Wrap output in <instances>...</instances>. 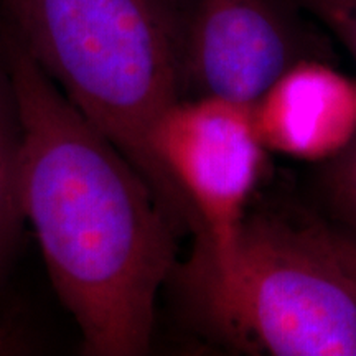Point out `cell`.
<instances>
[{"label": "cell", "mask_w": 356, "mask_h": 356, "mask_svg": "<svg viewBox=\"0 0 356 356\" xmlns=\"http://www.w3.org/2000/svg\"><path fill=\"white\" fill-rule=\"evenodd\" d=\"M0 7L44 74L144 175L178 233H202L152 149L155 124L185 99L184 0H0Z\"/></svg>", "instance_id": "cell-2"}, {"label": "cell", "mask_w": 356, "mask_h": 356, "mask_svg": "<svg viewBox=\"0 0 356 356\" xmlns=\"http://www.w3.org/2000/svg\"><path fill=\"white\" fill-rule=\"evenodd\" d=\"M305 234L335 261L338 269L356 293V234L346 229L310 222L302 226Z\"/></svg>", "instance_id": "cell-10"}, {"label": "cell", "mask_w": 356, "mask_h": 356, "mask_svg": "<svg viewBox=\"0 0 356 356\" xmlns=\"http://www.w3.org/2000/svg\"><path fill=\"white\" fill-rule=\"evenodd\" d=\"M152 149L202 225L193 256L213 269L233 257L266 145L252 106L220 97L181 99L160 118Z\"/></svg>", "instance_id": "cell-4"}, {"label": "cell", "mask_w": 356, "mask_h": 356, "mask_svg": "<svg viewBox=\"0 0 356 356\" xmlns=\"http://www.w3.org/2000/svg\"><path fill=\"white\" fill-rule=\"evenodd\" d=\"M348 50L356 63V0H296Z\"/></svg>", "instance_id": "cell-9"}, {"label": "cell", "mask_w": 356, "mask_h": 356, "mask_svg": "<svg viewBox=\"0 0 356 356\" xmlns=\"http://www.w3.org/2000/svg\"><path fill=\"white\" fill-rule=\"evenodd\" d=\"M267 150L289 157L333 160L356 137V78L320 58L293 65L252 106Z\"/></svg>", "instance_id": "cell-6"}, {"label": "cell", "mask_w": 356, "mask_h": 356, "mask_svg": "<svg viewBox=\"0 0 356 356\" xmlns=\"http://www.w3.org/2000/svg\"><path fill=\"white\" fill-rule=\"evenodd\" d=\"M25 221L22 203V124L0 33V286Z\"/></svg>", "instance_id": "cell-7"}, {"label": "cell", "mask_w": 356, "mask_h": 356, "mask_svg": "<svg viewBox=\"0 0 356 356\" xmlns=\"http://www.w3.org/2000/svg\"><path fill=\"white\" fill-rule=\"evenodd\" d=\"M325 186L332 210L343 222L345 229L356 234V137L332 160Z\"/></svg>", "instance_id": "cell-8"}, {"label": "cell", "mask_w": 356, "mask_h": 356, "mask_svg": "<svg viewBox=\"0 0 356 356\" xmlns=\"http://www.w3.org/2000/svg\"><path fill=\"white\" fill-rule=\"evenodd\" d=\"M317 55L287 0H184L185 96L254 106L293 65Z\"/></svg>", "instance_id": "cell-5"}, {"label": "cell", "mask_w": 356, "mask_h": 356, "mask_svg": "<svg viewBox=\"0 0 356 356\" xmlns=\"http://www.w3.org/2000/svg\"><path fill=\"white\" fill-rule=\"evenodd\" d=\"M22 124V203L89 356H139L180 234L137 167L0 30Z\"/></svg>", "instance_id": "cell-1"}, {"label": "cell", "mask_w": 356, "mask_h": 356, "mask_svg": "<svg viewBox=\"0 0 356 356\" xmlns=\"http://www.w3.org/2000/svg\"><path fill=\"white\" fill-rule=\"evenodd\" d=\"M208 330L236 351L356 356V293L302 226L246 216L231 261L181 269Z\"/></svg>", "instance_id": "cell-3"}, {"label": "cell", "mask_w": 356, "mask_h": 356, "mask_svg": "<svg viewBox=\"0 0 356 356\" xmlns=\"http://www.w3.org/2000/svg\"><path fill=\"white\" fill-rule=\"evenodd\" d=\"M32 343L24 330L8 322L6 318H0V356H13L30 353Z\"/></svg>", "instance_id": "cell-11"}]
</instances>
